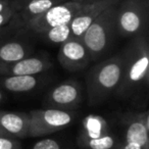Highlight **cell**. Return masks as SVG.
<instances>
[{"instance_id": "obj_1", "label": "cell", "mask_w": 149, "mask_h": 149, "mask_svg": "<svg viewBox=\"0 0 149 149\" xmlns=\"http://www.w3.org/2000/svg\"><path fill=\"white\" fill-rule=\"evenodd\" d=\"M134 39L125 48L122 55V76L116 92L120 97L127 98L148 85L149 50L144 34Z\"/></svg>"}, {"instance_id": "obj_2", "label": "cell", "mask_w": 149, "mask_h": 149, "mask_svg": "<svg viewBox=\"0 0 149 149\" xmlns=\"http://www.w3.org/2000/svg\"><path fill=\"white\" fill-rule=\"evenodd\" d=\"M122 76V55L118 54L94 65L86 77L88 101L99 104L116 91Z\"/></svg>"}, {"instance_id": "obj_3", "label": "cell", "mask_w": 149, "mask_h": 149, "mask_svg": "<svg viewBox=\"0 0 149 149\" xmlns=\"http://www.w3.org/2000/svg\"><path fill=\"white\" fill-rule=\"evenodd\" d=\"M118 4L104 9L82 36V41L89 52L91 60L98 59L111 45L116 33Z\"/></svg>"}, {"instance_id": "obj_4", "label": "cell", "mask_w": 149, "mask_h": 149, "mask_svg": "<svg viewBox=\"0 0 149 149\" xmlns=\"http://www.w3.org/2000/svg\"><path fill=\"white\" fill-rule=\"evenodd\" d=\"M148 21L147 0H120L116 9V33L122 37L143 34Z\"/></svg>"}, {"instance_id": "obj_5", "label": "cell", "mask_w": 149, "mask_h": 149, "mask_svg": "<svg viewBox=\"0 0 149 149\" xmlns=\"http://www.w3.org/2000/svg\"><path fill=\"white\" fill-rule=\"evenodd\" d=\"M78 142L82 149H112L114 146L107 122L97 114L84 118Z\"/></svg>"}, {"instance_id": "obj_6", "label": "cell", "mask_w": 149, "mask_h": 149, "mask_svg": "<svg viewBox=\"0 0 149 149\" xmlns=\"http://www.w3.org/2000/svg\"><path fill=\"white\" fill-rule=\"evenodd\" d=\"M81 6L82 3L66 0L64 2L54 5L42 15L33 17L24 26L26 27V29L30 30L33 33L41 35L50 28L70 24Z\"/></svg>"}, {"instance_id": "obj_7", "label": "cell", "mask_w": 149, "mask_h": 149, "mask_svg": "<svg viewBox=\"0 0 149 149\" xmlns=\"http://www.w3.org/2000/svg\"><path fill=\"white\" fill-rule=\"evenodd\" d=\"M29 136H46L64 129L72 123L74 116L68 110L48 108L32 110L29 113Z\"/></svg>"}, {"instance_id": "obj_8", "label": "cell", "mask_w": 149, "mask_h": 149, "mask_svg": "<svg viewBox=\"0 0 149 149\" xmlns=\"http://www.w3.org/2000/svg\"><path fill=\"white\" fill-rule=\"evenodd\" d=\"M57 59L66 70L78 72L85 68L91 58L82 39L72 37L61 44Z\"/></svg>"}, {"instance_id": "obj_9", "label": "cell", "mask_w": 149, "mask_h": 149, "mask_svg": "<svg viewBox=\"0 0 149 149\" xmlns=\"http://www.w3.org/2000/svg\"><path fill=\"white\" fill-rule=\"evenodd\" d=\"M120 2V0H95L90 3L82 4V6L70 23L72 36L74 38L82 39V36L88 29V27L104 9Z\"/></svg>"}, {"instance_id": "obj_10", "label": "cell", "mask_w": 149, "mask_h": 149, "mask_svg": "<svg viewBox=\"0 0 149 149\" xmlns=\"http://www.w3.org/2000/svg\"><path fill=\"white\" fill-rule=\"evenodd\" d=\"M81 101L80 84L74 81H68L54 88L46 98V105L50 108L68 110L74 107Z\"/></svg>"}, {"instance_id": "obj_11", "label": "cell", "mask_w": 149, "mask_h": 149, "mask_svg": "<svg viewBox=\"0 0 149 149\" xmlns=\"http://www.w3.org/2000/svg\"><path fill=\"white\" fill-rule=\"evenodd\" d=\"M66 0H11L15 10V17H19L21 24L25 25L28 21L42 15L58 3Z\"/></svg>"}, {"instance_id": "obj_12", "label": "cell", "mask_w": 149, "mask_h": 149, "mask_svg": "<svg viewBox=\"0 0 149 149\" xmlns=\"http://www.w3.org/2000/svg\"><path fill=\"white\" fill-rule=\"evenodd\" d=\"M47 60L40 57H25L19 61L0 63V76L37 74L48 68Z\"/></svg>"}, {"instance_id": "obj_13", "label": "cell", "mask_w": 149, "mask_h": 149, "mask_svg": "<svg viewBox=\"0 0 149 149\" xmlns=\"http://www.w3.org/2000/svg\"><path fill=\"white\" fill-rule=\"evenodd\" d=\"M30 116L21 112L0 111V127L13 137L25 138L29 136Z\"/></svg>"}, {"instance_id": "obj_14", "label": "cell", "mask_w": 149, "mask_h": 149, "mask_svg": "<svg viewBox=\"0 0 149 149\" xmlns=\"http://www.w3.org/2000/svg\"><path fill=\"white\" fill-rule=\"evenodd\" d=\"M149 131V116L148 112L134 116L130 120L126 132L127 143H134L143 147L147 142Z\"/></svg>"}, {"instance_id": "obj_15", "label": "cell", "mask_w": 149, "mask_h": 149, "mask_svg": "<svg viewBox=\"0 0 149 149\" xmlns=\"http://www.w3.org/2000/svg\"><path fill=\"white\" fill-rule=\"evenodd\" d=\"M29 54L27 44L22 41H8L0 44V63L19 61Z\"/></svg>"}, {"instance_id": "obj_16", "label": "cell", "mask_w": 149, "mask_h": 149, "mask_svg": "<svg viewBox=\"0 0 149 149\" xmlns=\"http://www.w3.org/2000/svg\"><path fill=\"white\" fill-rule=\"evenodd\" d=\"M38 80L35 74L8 76L1 81V86L10 92H28L37 86Z\"/></svg>"}, {"instance_id": "obj_17", "label": "cell", "mask_w": 149, "mask_h": 149, "mask_svg": "<svg viewBox=\"0 0 149 149\" xmlns=\"http://www.w3.org/2000/svg\"><path fill=\"white\" fill-rule=\"evenodd\" d=\"M46 40H48L51 43L62 44L66 40L72 38V31H70V24H64V25L56 26V27L50 28L47 31L41 34Z\"/></svg>"}, {"instance_id": "obj_18", "label": "cell", "mask_w": 149, "mask_h": 149, "mask_svg": "<svg viewBox=\"0 0 149 149\" xmlns=\"http://www.w3.org/2000/svg\"><path fill=\"white\" fill-rule=\"evenodd\" d=\"M15 15H15V10L13 5L9 8L5 9L4 11H1L0 13V30L4 29L5 26L13 22L15 19Z\"/></svg>"}, {"instance_id": "obj_19", "label": "cell", "mask_w": 149, "mask_h": 149, "mask_svg": "<svg viewBox=\"0 0 149 149\" xmlns=\"http://www.w3.org/2000/svg\"><path fill=\"white\" fill-rule=\"evenodd\" d=\"M0 149H22V145L13 138L0 137Z\"/></svg>"}, {"instance_id": "obj_20", "label": "cell", "mask_w": 149, "mask_h": 149, "mask_svg": "<svg viewBox=\"0 0 149 149\" xmlns=\"http://www.w3.org/2000/svg\"><path fill=\"white\" fill-rule=\"evenodd\" d=\"M32 149H61L60 145L52 139H44L37 142Z\"/></svg>"}, {"instance_id": "obj_21", "label": "cell", "mask_w": 149, "mask_h": 149, "mask_svg": "<svg viewBox=\"0 0 149 149\" xmlns=\"http://www.w3.org/2000/svg\"><path fill=\"white\" fill-rule=\"evenodd\" d=\"M13 5L11 0H0V13L4 11L5 9L9 8Z\"/></svg>"}, {"instance_id": "obj_22", "label": "cell", "mask_w": 149, "mask_h": 149, "mask_svg": "<svg viewBox=\"0 0 149 149\" xmlns=\"http://www.w3.org/2000/svg\"><path fill=\"white\" fill-rule=\"evenodd\" d=\"M122 149H143V147L134 143H126V145H124Z\"/></svg>"}, {"instance_id": "obj_23", "label": "cell", "mask_w": 149, "mask_h": 149, "mask_svg": "<svg viewBox=\"0 0 149 149\" xmlns=\"http://www.w3.org/2000/svg\"><path fill=\"white\" fill-rule=\"evenodd\" d=\"M0 137H9V138H13V137L11 136L10 134H8L6 131L3 130L1 127H0Z\"/></svg>"}, {"instance_id": "obj_24", "label": "cell", "mask_w": 149, "mask_h": 149, "mask_svg": "<svg viewBox=\"0 0 149 149\" xmlns=\"http://www.w3.org/2000/svg\"><path fill=\"white\" fill-rule=\"evenodd\" d=\"M92 1H95V0H81L80 3H82V4H86V3H90V2H92Z\"/></svg>"}, {"instance_id": "obj_25", "label": "cell", "mask_w": 149, "mask_h": 149, "mask_svg": "<svg viewBox=\"0 0 149 149\" xmlns=\"http://www.w3.org/2000/svg\"><path fill=\"white\" fill-rule=\"evenodd\" d=\"M3 37H4V33H3V30H0V41L3 39Z\"/></svg>"}, {"instance_id": "obj_26", "label": "cell", "mask_w": 149, "mask_h": 149, "mask_svg": "<svg viewBox=\"0 0 149 149\" xmlns=\"http://www.w3.org/2000/svg\"><path fill=\"white\" fill-rule=\"evenodd\" d=\"M2 98H3V94H2V92L0 91V101L2 100Z\"/></svg>"}, {"instance_id": "obj_27", "label": "cell", "mask_w": 149, "mask_h": 149, "mask_svg": "<svg viewBox=\"0 0 149 149\" xmlns=\"http://www.w3.org/2000/svg\"><path fill=\"white\" fill-rule=\"evenodd\" d=\"M72 1H76V2H79L80 3V1H81V0H72Z\"/></svg>"}]
</instances>
